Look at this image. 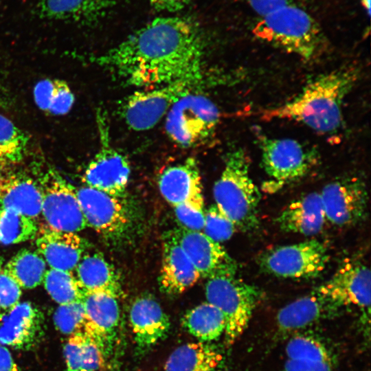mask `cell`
Returning a JSON list of instances; mask_svg holds the SVG:
<instances>
[{"instance_id":"obj_29","label":"cell","mask_w":371,"mask_h":371,"mask_svg":"<svg viewBox=\"0 0 371 371\" xmlns=\"http://www.w3.org/2000/svg\"><path fill=\"white\" fill-rule=\"evenodd\" d=\"M63 353L67 371H96L105 360L97 343L84 331L69 335Z\"/></svg>"},{"instance_id":"obj_30","label":"cell","mask_w":371,"mask_h":371,"mask_svg":"<svg viewBox=\"0 0 371 371\" xmlns=\"http://www.w3.org/2000/svg\"><path fill=\"white\" fill-rule=\"evenodd\" d=\"M36 106L52 115H63L71 109L75 97L68 84L58 79H44L38 82L33 91Z\"/></svg>"},{"instance_id":"obj_35","label":"cell","mask_w":371,"mask_h":371,"mask_svg":"<svg viewBox=\"0 0 371 371\" xmlns=\"http://www.w3.org/2000/svg\"><path fill=\"white\" fill-rule=\"evenodd\" d=\"M288 359L304 360L331 363V357L326 347L319 340L307 335H297L286 346Z\"/></svg>"},{"instance_id":"obj_28","label":"cell","mask_w":371,"mask_h":371,"mask_svg":"<svg viewBox=\"0 0 371 371\" xmlns=\"http://www.w3.org/2000/svg\"><path fill=\"white\" fill-rule=\"evenodd\" d=\"M183 327L199 341L209 343L216 340L225 329V319L222 312L206 302L186 313L181 319Z\"/></svg>"},{"instance_id":"obj_9","label":"cell","mask_w":371,"mask_h":371,"mask_svg":"<svg viewBox=\"0 0 371 371\" xmlns=\"http://www.w3.org/2000/svg\"><path fill=\"white\" fill-rule=\"evenodd\" d=\"M328 261L326 247L317 240L276 247L258 259L259 267L267 273L293 280L318 277Z\"/></svg>"},{"instance_id":"obj_22","label":"cell","mask_w":371,"mask_h":371,"mask_svg":"<svg viewBox=\"0 0 371 371\" xmlns=\"http://www.w3.org/2000/svg\"><path fill=\"white\" fill-rule=\"evenodd\" d=\"M158 186L162 196L172 207L203 199L199 168L192 157L167 167L159 177Z\"/></svg>"},{"instance_id":"obj_15","label":"cell","mask_w":371,"mask_h":371,"mask_svg":"<svg viewBox=\"0 0 371 371\" xmlns=\"http://www.w3.org/2000/svg\"><path fill=\"white\" fill-rule=\"evenodd\" d=\"M183 250L202 278L235 275L237 264L226 251L201 232L181 227L172 230Z\"/></svg>"},{"instance_id":"obj_3","label":"cell","mask_w":371,"mask_h":371,"mask_svg":"<svg viewBox=\"0 0 371 371\" xmlns=\"http://www.w3.org/2000/svg\"><path fill=\"white\" fill-rule=\"evenodd\" d=\"M254 34L306 61L318 58L325 47V37L314 18L297 4H289L260 16Z\"/></svg>"},{"instance_id":"obj_32","label":"cell","mask_w":371,"mask_h":371,"mask_svg":"<svg viewBox=\"0 0 371 371\" xmlns=\"http://www.w3.org/2000/svg\"><path fill=\"white\" fill-rule=\"evenodd\" d=\"M38 227L35 219L16 210L0 207V243L17 244L34 238Z\"/></svg>"},{"instance_id":"obj_8","label":"cell","mask_w":371,"mask_h":371,"mask_svg":"<svg viewBox=\"0 0 371 371\" xmlns=\"http://www.w3.org/2000/svg\"><path fill=\"white\" fill-rule=\"evenodd\" d=\"M262 166L271 183L282 186L306 176L317 164L319 154L289 138H272L263 135L258 137Z\"/></svg>"},{"instance_id":"obj_11","label":"cell","mask_w":371,"mask_h":371,"mask_svg":"<svg viewBox=\"0 0 371 371\" xmlns=\"http://www.w3.org/2000/svg\"><path fill=\"white\" fill-rule=\"evenodd\" d=\"M87 226L106 240H123L132 226L129 207L124 197L114 196L87 186L76 189Z\"/></svg>"},{"instance_id":"obj_43","label":"cell","mask_w":371,"mask_h":371,"mask_svg":"<svg viewBox=\"0 0 371 371\" xmlns=\"http://www.w3.org/2000/svg\"><path fill=\"white\" fill-rule=\"evenodd\" d=\"M0 371H23L10 350L3 346H0Z\"/></svg>"},{"instance_id":"obj_40","label":"cell","mask_w":371,"mask_h":371,"mask_svg":"<svg viewBox=\"0 0 371 371\" xmlns=\"http://www.w3.org/2000/svg\"><path fill=\"white\" fill-rule=\"evenodd\" d=\"M284 371H333V370L330 363L287 359Z\"/></svg>"},{"instance_id":"obj_2","label":"cell","mask_w":371,"mask_h":371,"mask_svg":"<svg viewBox=\"0 0 371 371\" xmlns=\"http://www.w3.org/2000/svg\"><path fill=\"white\" fill-rule=\"evenodd\" d=\"M360 74V67L350 63L319 75L293 100L276 108L262 110L260 117L266 120H293L322 134L335 133L342 125L344 100Z\"/></svg>"},{"instance_id":"obj_41","label":"cell","mask_w":371,"mask_h":371,"mask_svg":"<svg viewBox=\"0 0 371 371\" xmlns=\"http://www.w3.org/2000/svg\"><path fill=\"white\" fill-rule=\"evenodd\" d=\"M259 16H263L280 7L297 4L301 0H246Z\"/></svg>"},{"instance_id":"obj_1","label":"cell","mask_w":371,"mask_h":371,"mask_svg":"<svg viewBox=\"0 0 371 371\" xmlns=\"http://www.w3.org/2000/svg\"><path fill=\"white\" fill-rule=\"evenodd\" d=\"M205 42L186 16L158 17L95 58L123 84L142 89L179 80H203Z\"/></svg>"},{"instance_id":"obj_21","label":"cell","mask_w":371,"mask_h":371,"mask_svg":"<svg viewBox=\"0 0 371 371\" xmlns=\"http://www.w3.org/2000/svg\"><path fill=\"white\" fill-rule=\"evenodd\" d=\"M200 274L188 258L172 231L163 237L162 265L159 278L163 292L180 294L193 286Z\"/></svg>"},{"instance_id":"obj_39","label":"cell","mask_w":371,"mask_h":371,"mask_svg":"<svg viewBox=\"0 0 371 371\" xmlns=\"http://www.w3.org/2000/svg\"><path fill=\"white\" fill-rule=\"evenodd\" d=\"M21 294L20 286L3 268L0 272V312L18 304Z\"/></svg>"},{"instance_id":"obj_18","label":"cell","mask_w":371,"mask_h":371,"mask_svg":"<svg viewBox=\"0 0 371 371\" xmlns=\"http://www.w3.org/2000/svg\"><path fill=\"white\" fill-rule=\"evenodd\" d=\"M43 328V314L31 302H19L0 312V344L3 346L29 349L41 339Z\"/></svg>"},{"instance_id":"obj_27","label":"cell","mask_w":371,"mask_h":371,"mask_svg":"<svg viewBox=\"0 0 371 371\" xmlns=\"http://www.w3.org/2000/svg\"><path fill=\"white\" fill-rule=\"evenodd\" d=\"M117 0H41L40 13L52 19L91 22L102 17Z\"/></svg>"},{"instance_id":"obj_45","label":"cell","mask_w":371,"mask_h":371,"mask_svg":"<svg viewBox=\"0 0 371 371\" xmlns=\"http://www.w3.org/2000/svg\"><path fill=\"white\" fill-rule=\"evenodd\" d=\"M3 268V258L0 256V272Z\"/></svg>"},{"instance_id":"obj_42","label":"cell","mask_w":371,"mask_h":371,"mask_svg":"<svg viewBox=\"0 0 371 371\" xmlns=\"http://www.w3.org/2000/svg\"><path fill=\"white\" fill-rule=\"evenodd\" d=\"M151 6L159 12L175 13L186 8L192 0H148Z\"/></svg>"},{"instance_id":"obj_20","label":"cell","mask_w":371,"mask_h":371,"mask_svg":"<svg viewBox=\"0 0 371 371\" xmlns=\"http://www.w3.org/2000/svg\"><path fill=\"white\" fill-rule=\"evenodd\" d=\"M342 307L318 288L282 307L277 314L279 330L291 333L333 316Z\"/></svg>"},{"instance_id":"obj_25","label":"cell","mask_w":371,"mask_h":371,"mask_svg":"<svg viewBox=\"0 0 371 371\" xmlns=\"http://www.w3.org/2000/svg\"><path fill=\"white\" fill-rule=\"evenodd\" d=\"M75 271L85 293L104 292L117 298L122 294L118 273L100 253H85Z\"/></svg>"},{"instance_id":"obj_33","label":"cell","mask_w":371,"mask_h":371,"mask_svg":"<svg viewBox=\"0 0 371 371\" xmlns=\"http://www.w3.org/2000/svg\"><path fill=\"white\" fill-rule=\"evenodd\" d=\"M43 282L48 294L59 305L82 301L85 295L71 271L50 268L47 269Z\"/></svg>"},{"instance_id":"obj_23","label":"cell","mask_w":371,"mask_h":371,"mask_svg":"<svg viewBox=\"0 0 371 371\" xmlns=\"http://www.w3.org/2000/svg\"><path fill=\"white\" fill-rule=\"evenodd\" d=\"M326 221L320 193L316 192L291 202L276 219L281 230L304 236L320 232Z\"/></svg>"},{"instance_id":"obj_5","label":"cell","mask_w":371,"mask_h":371,"mask_svg":"<svg viewBox=\"0 0 371 371\" xmlns=\"http://www.w3.org/2000/svg\"><path fill=\"white\" fill-rule=\"evenodd\" d=\"M207 279V302L223 314L226 323L225 342L227 346L232 345L247 327L261 299V291L256 286L236 278V274L218 275Z\"/></svg>"},{"instance_id":"obj_13","label":"cell","mask_w":371,"mask_h":371,"mask_svg":"<svg viewBox=\"0 0 371 371\" xmlns=\"http://www.w3.org/2000/svg\"><path fill=\"white\" fill-rule=\"evenodd\" d=\"M326 221L346 227L356 225L366 216L368 193L361 178L349 176L327 183L320 193Z\"/></svg>"},{"instance_id":"obj_36","label":"cell","mask_w":371,"mask_h":371,"mask_svg":"<svg viewBox=\"0 0 371 371\" xmlns=\"http://www.w3.org/2000/svg\"><path fill=\"white\" fill-rule=\"evenodd\" d=\"M53 319L57 329L63 334L71 335L83 331L85 311L82 301L59 305Z\"/></svg>"},{"instance_id":"obj_12","label":"cell","mask_w":371,"mask_h":371,"mask_svg":"<svg viewBox=\"0 0 371 371\" xmlns=\"http://www.w3.org/2000/svg\"><path fill=\"white\" fill-rule=\"evenodd\" d=\"M42 196L41 210L47 227L76 233L87 227L76 188L53 171L38 184Z\"/></svg>"},{"instance_id":"obj_34","label":"cell","mask_w":371,"mask_h":371,"mask_svg":"<svg viewBox=\"0 0 371 371\" xmlns=\"http://www.w3.org/2000/svg\"><path fill=\"white\" fill-rule=\"evenodd\" d=\"M29 145L28 136L10 120L0 114V157L8 166L20 162Z\"/></svg>"},{"instance_id":"obj_44","label":"cell","mask_w":371,"mask_h":371,"mask_svg":"<svg viewBox=\"0 0 371 371\" xmlns=\"http://www.w3.org/2000/svg\"><path fill=\"white\" fill-rule=\"evenodd\" d=\"M364 8L367 10V13L370 15V0H361Z\"/></svg>"},{"instance_id":"obj_26","label":"cell","mask_w":371,"mask_h":371,"mask_svg":"<svg viewBox=\"0 0 371 371\" xmlns=\"http://www.w3.org/2000/svg\"><path fill=\"white\" fill-rule=\"evenodd\" d=\"M223 356L207 343L192 342L177 347L168 358L165 371H219Z\"/></svg>"},{"instance_id":"obj_7","label":"cell","mask_w":371,"mask_h":371,"mask_svg":"<svg viewBox=\"0 0 371 371\" xmlns=\"http://www.w3.org/2000/svg\"><path fill=\"white\" fill-rule=\"evenodd\" d=\"M203 80H179L136 91L124 99L121 116L134 131L150 129L176 102L201 87Z\"/></svg>"},{"instance_id":"obj_16","label":"cell","mask_w":371,"mask_h":371,"mask_svg":"<svg viewBox=\"0 0 371 371\" xmlns=\"http://www.w3.org/2000/svg\"><path fill=\"white\" fill-rule=\"evenodd\" d=\"M117 297L104 292L85 293L83 331L98 345L104 359L111 355L116 339L120 311Z\"/></svg>"},{"instance_id":"obj_10","label":"cell","mask_w":371,"mask_h":371,"mask_svg":"<svg viewBox=\"0 0 371 371\" xmlns=\"http://www.w3.org/2000/svg\"><path fill=\"white\" fill-rule=\"evenodd\" d=\"M100 148L82 175L85 186L108 194L124 197L131 168L128 159L111 143L108 123L102 110L97 112Z\"/></svg>"},{"instance_id":"obj_14","label":"cell","mask_w":371,"mask_h":371,"mask_svg":"<svg viewBox=\"0 0 371 371\" xmlns=\"http://www.w3.org/2000/svg\"><path fill=\"white\" fill-rule=\"evenodd\" d=\"M317 288L341 307L355 306L369 315L370 271L363 263L348 260Z\"/></svg>"},{"instance_id":"obj_17","label":"cell","mask_w":371,"mask_h":371,"mask_svg":"<svg viewBox=\"0 0 371 371\" xmlns=\"http://www.w3.org/2000/svg\"><path fill=\"white\" fill-rule=\"evenodd\" d=\"M129 319L135 352L142 356L164 339L170 329L169 317L150 295L137 297L131 304Z\"/></svg>"},{"instance_id":"obj_4","label":"cell","mask_w":371,"mask_h":371,"mask_svg":"<svg viewBox=\"0 0 371 371\" xmlns=\"http://www.w3.org/2000/svg\"><path fill=\"white\" fill-rule=\"evenodd\" d=\"M249 159L240 147L228 152L223 170L213 188L216 205L243 232L259 225L260 194L249 175Z\"/></svg>"},{"instance_id":"obj_24","label":"cell","mask_w":371,"mask_h":371,"mask_svg":"<svg viewBox=\"0 0 371 371\" xmlns=\"http://www.w3.org/2000/svg\"><path fill=\"white\" fill-rule=\"evenodd\" d=\"M39 185L25 175L0 171V207L16 210L35 219L41 214Z\"/></svg>"},{"instance_id":"obj_19","label":"cell","mask_w":371,"mask_h":371,"mask_svg":"<svg viewBox=\"0 0 371 371\" xmlns=\"http://www.w3.org/2000/svg\"><path fill=\"white\" fill-rule=\"evenodd\" d=\"M37 234L38 253L54 269L73 272L89 246L85 238L74 232L45 226L38 229Z\"/></svg>"},{"instance_id":"obj_38","label":"cell","mask_w":371,"mask_h":371,"mask_svg":"<svg viewBox=\"0 0 371 371\" xmlns=\"http://www.w3.org/2000/svg\"><path fill=\"white\" fill-rule=\"evenodd\" d=\"M181 227L190 231L201 232L205 224L203 199L183 203L173 207Z\"/></svg>"},{"instance_id":"obj_6","label":"cell","mask_w":371,"mask_h":371,"mask_svg":"<svg viewBox=\"0 0 371 371\" xmlns=\"http://www.w3.org/2000/svg\"><path fill=\"white\" fill-rule=\"evenodd\" d=\"M166 116L168 137L183 148L203 145L211 140L220 117L217 106L210 99L194 92L180 98Z\"/></svg>"},{"instance_id":"obj_37","label":"cell","mask_w":371,"mask_h":371,"mask_svg":"<svg viewBox=\"0 0 371 371\" xmlns=\"http://www.w3.org/2000/svg\"><path fill=\"white\" fill-rule=\"evenodd\" d=\"M234 223L216 205L205 213L204 234L215 242L229 239L236 230Z\"/></svg>"},{"instance_id":"obj_31","label":"cell","mask_w":371,"mask_h":371,"mask_svg":"<svg viewBox=\"0 0 371 371\" xmlns=\"http://www.w3.org/2000/svg\"><path fill=\"white\" fill-rule=\"evenodd\" d=\"M3 269L22 289H33L43 282L46 262L38 253L22 249L3 267Z\"/></svg>"}]
</instances>
